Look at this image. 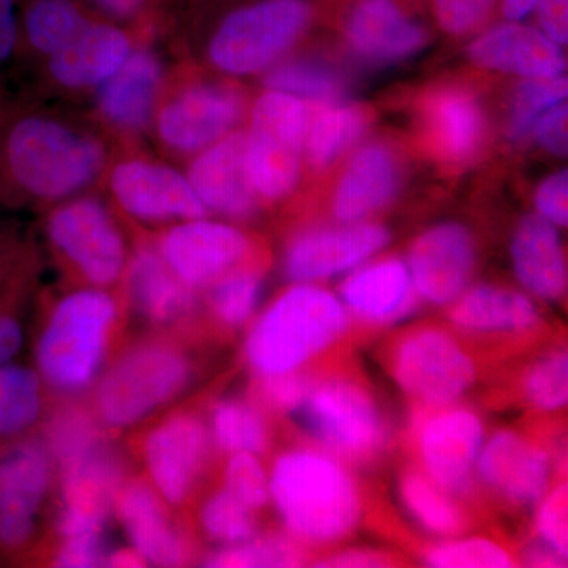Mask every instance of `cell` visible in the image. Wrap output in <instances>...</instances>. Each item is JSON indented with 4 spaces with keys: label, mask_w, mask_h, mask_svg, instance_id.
<instances>
[{
    "label": "cell",
    "mask_w": 568,
    "mask_h": 568,
    "mask_svg": "<svg viewBox=\"0 0 568 568\" xmlns=\"http://www.w3.org/2000/svg\"><path fill=\"white\" fill-rule=\"evenodd\" d=\"M398 497L410 518L436 538H454L476 528L473 507L435 484L414 463L399 473Z\"/></svg>",
    "instance_id": "d6a6232c"
},
{
    "label": "cell",
    "mask_w": 568,
    "mask_h": 568,
    "mask_svg": "<svg viewBox=\"0 0 568 568\" xmlns=\"http://www.w3.org/2000/svg\"><path fill=\"white\" fill-rule=\"evenodd\" d=\"M108 186L115 204L134 222L174 224L209 216L186 174L148 159H125L111 168Z\"/></svg>",
    "instance_id": "ffe728a7"
},
{
    "label": "cell",
    "mask_w": 568,
    "mask_h": 568,
    "mask_svg": "<svg viewBox=\"0 0 568 568\" xmlns=\"http://www.w3.org/2000/svg\"><path fill=\"white\" fill-rule=\"evenodd\" d=\"M538 145L556 156H566L567 140V103L556 104L538 119L532 130Z\"/></svg>",
    "instance_id": "db71d44e"
},
{
    "label": "cell",
    "mask_w": 568,
    "mask_h": 568,
    "mask_svg": "<svg viewBox=\"0 0 568 568\" xmlns=\"http://www.w3.org/2000/svg\"><path fill=\"white\" fill-rule=\"evenodd\" d=\"M245 112V93L235 85L192 81L160 100L152 126L168 152L193 156L235 132Z\"/></svg>",
    "instance_id": "9a60e30c"
},
{
    "label": "cell",
    "mask_w": 568,
    "mask_h": 568,
    "mask_svg": "<svg viewBox=\"0 0 568 568\" xmlns=\"http://www.w3.org/2000/svg\"><path fill=\"white\" fill-rule=\"evenodd\" d=\"M534 519V540L568 559V485L559 477L544 499L537 504Z\"/></svg>",
    "instance_id": "c3c4849f"
},
{
    "label": "cell",
    "mask_w": 568,
    "mask_h": 568,
    "mask_svg": "<svg viewBox=\"0 0 568 568\" xmlns=\"http://www.w3.org/2000/svg\"><path fill=\"white\" fill-rule=\"evenodd\" d=\"M111 551L106 530L52 538L48 562L51 567H106Z\"/></svg>",
    "instance_id": "681fc988"
},
{
    "label": "cell",
    "mask_w": 568,
    "mask_h": 568,
    "mask_svg": "<svg viewBox=\"0 0 568 568\" xmlns=\"http://www.w3.org/2000/svg\"><path fill=\"white\" fill-rule=\"evenodd\" d=\"M265 265L261 256L220 276L201 293L205 328L211 335H230L252 323L263 297Z\"/></svg>",
    "instance_id": "836d02e7"
},
{
    "label": "cell",
    "mask_w": 568,
    "mask_h": 568,
    "mask_svg": "<svg viewBox=\"0 0 568 568\" xmlns=\"http://www.w3.org/2000/svg\"><path fill=\"white\" fill-rule=\"evenodd\" d=\"M384 365L413 407L452 405L477 383L476 355L452 328L418 324L384 349Z\"/></svg>",
    "instance_id": "ba28073f"
},
{
    "label": "cell",
    "mask_w": 568,
    "mask_h": 568,
    "mask_svg": "<svg viewBox=\"0 0 568 568\" xmlns=\"http://www.w3.org/2000/svg\"><path fill=\"white\" fill-rule=\"evenodd\" d=\"M138 429L133 452L142 476L170 506L186 514L205 491L220 457L205 410L174 406Z\"/></svg>",
    "instance_id": "52a82bcc"
},
{
    "label": "cell",
    "mask_w": 568,
    "mask_h": 568,
    "mask_svg": "<svg viewBox=\"0 0 568 568\" xmlns=\"http://www.w3.org/2000/svg\"><path fill=\"white\" fill-rule=\"evenodd\" d=\"M467 58L480 69L517 74L525 80L555 78L567 69L558 43L538 29L518 22L495 26L467 47Z\"/></svg>",
    "instance_id": "f1b7e54d"
},
{
    "label": "cell",
    "mask_w": 568,
    "mask_h": 568,
    "mask_svg": "<svg viewBox=\"0 0 568 568\" xmlns=\"http://www.w3.org/2000/svg\"><path fill=\"white\" fill-rule=\"evenodd\" d=\"M312 104L306 121L304 160L313 171H324L366 132L373 111L347 100Z\"/></svg>",
    "instance_id": "d590c367"
},
{
    "label": "cell",
    "mask_w": 568,
    "mask_h": 568,
    "mask_svg": "<svg viewBox=\"0 0 568 568\" xmlns=\"http://www.w3.org/2000/svg\"><path fill=\"white\" fill-rule=\"evenodd\" d=\"M541 32L559 47L568 40V0H540L537 6Z\"/></svg>",
    "instance_id": "9f6ffc18"
},
{
    "label": "cell",
    "mask_w": 568,
    "mask_h": 568,
    "mask_svg": "<svg viewBox=\"0 0 568 568\" xmlns=\"http://www.w3.org/2000/svg\"><path fill=\"white\" fill-rule=\"evenodd\" d=\"M114 518L148 566L186 567L201 560L193 525L166 503L144 476L123 481L114 503Z\"/></svg>",
    "instance_id": "e0dca14e"
},
{
    "label": "cell",
    "mask_w": 568,
    "mask_h": 568,
    "mask_svg": "<svg viewBox=\"0 0 568 568\" xmlns=\"http://www.w3.org/2000/svg\"><path fill=\"white\" fill-rule=\"evenodd\" d=\"M121 284L126 313L145 331L182 335L197 343L209 338L201 293L171 271L155 244L133 250Z\"/></svg>",
    "instance_id": "5bb4252c"
},
{
    "label": "cell",
    "mask_w": 568,
    "mask_h": 568,
    "mask_svg": "<svg viewBox=\"0 0 568 568\" xmlns=\"http://www.w3.org/2000/svg\"><path fill=\"white\" fill-rule=\"evenodd\" d=\"M485 439L484 417L462 402L413 407L407 440L414 465L440 488L470 506L480 496L476 467Z\"/></svg>",
    "instance_id": "30bf717a"
},
{
    "label": "cell",
    "mask_w": 568,
    "mask_h": 568,
    "mask_svg": "<svg viewBox=\"0 0 568 568\" xmlns=\"http://www.w3.org/2000/svg\"><path fill=\"white\" fill-rule=\"evenodd\" d=\"M447 321L458 335L521 342L537 335L544 316L528 294L496 284L469 286L447 305Z\"/></svg>",
    "instance_id": "484cf974"
},
{
    "label": "cell",
    "mask_w": 568,
    "mask_h": 568,
    "mask_svg": "<svg viewBox=\"0 0 568 568\" xmlns=\"http://www.w3.org/2000/svg\"><path fill=\"white\" fill-rule=\"evenodd\" d=\"M420 118L429 149L447 164L473 162L487 142V112L465 89L440 88L426 93Z\"/></svg>",
    "instance_id": "83f0119b"
},
{
    "label": "cell",
    "mask_w": 568,
    "mask_h": 568,
    "mask_svg": "<svg viewBox=\"0 0 568 568\" xmlns=\"http://www.w3.org/2000/svg\"><path fill=\"white\" fill-rule=\"evenodd\" d=\"M343 302L354 325L386 328L413 315L420 295L405 261L388 256L353 268L339 284Z\"/></svg>",
    "instance_id": "d4e9b609"
},
{
    "label": "cell",
    "mask_w": 568,
    "mask_h": 568,
    "mask_svg": "<svg viewBox=\"0 0 568 568\" xmlns=\"http://www.w3.org/2000/svg\"><path fill=\"white\" fill-rule=\"evenodd\" d=\"M132 51V39L121 28L89 21L62 50L47 59V73L63 91H97Z\"/></svg>",
    "instance_id": "f546056e"
},
{
    "label": "cell",
    "mask_w": 568,
    "mask_h": 568,
    "mask_svg": "<svg viewBox=\"0 0 568 568\" xmlns=\"http://www.w3.org/2000/svg\"><path fill=\"white\" fill-rule=\"evenodd\" d=\"M306 121V102L286 93L267 91L254 102L245 133L246 164L261 201L283 200L297 186Z\"/></svg>",
    "instance_id": "7c38bea8"
},
{
    "label": "cell",
    "mask_w": 568,
    "mask_h": 568,
    "mask_svg": "<svg viewBox=\"0 0 568 568\" xmlns=\"http://www.w3.org/2000/svg\"><path fill=\"white\" fill-rule=\"evenodd\" d=\"M426 567L508 568L518 567V552L488 537L440 538L420 549Z\"/></svg>",
    "instance_id": "ee69618b"
},
{
    "label": "cell",
    "mask_w": 568,
    "mask_h": 568,
    "mask_svg": "<svg viewBox=\"0 0 568 568\" xmlns=\"http://www.w3.org/2000/svg\"><path fill=\"white\" fill-rule=\"evenodd\" d=\"M48 410L41 422L40 440L55 466L114 437L100 424L91 403L84 398L55 399Z\"/></svg>",
    "instance_id": "8d00e7d4"
},
{
    "label": "cell",
    "mask_w": 568,
    "mask_h": 568,
    "mask_svg": "<svg viewBox=\"0 0 568 568\" xmlns=\"http://www.w3.org/2000/svg\"><path fill=\"white\" fill-rule=\"evenodd\" d=\"M263 82L267 91L286 93L310 103L343 102L349 93L346 74L315 59L278 62L265 71Z\"/></svg>",
    "instance_id": "f35d334b"
},
{
    "label": "cell",
    "mask_w": 568,
    "mask_h": 568,
    "mask_svg": "<svg viewBox=\"0 0 568 568\" xmlns=\"http://www.w3.org/2000/svg\"><path fill=\"white\" fill-rule=\"evenodd\" d=\"M122 294L81 284L52 302L36 343V368L55 399L84 398L121 346Z\"/></svg>",
    "instance_id": "3957f363"
},
{
    "label": "cell",
    "mask_w": 568,
    "mask_h": 568,
    "mask_svg": "<svg viewBox=\"0 0 568 568\" xmlns=\"http://www.w3.org/2000/svg\"><path fill=\"white\" fill-rule=\"evenodd\" d=\"M540 0H503L500 11L508 22H519L537 9Z\"/></svg>",
    "instance_id": "94428289"
},
{
    "label": "cell",
    "mask_w": 568,
    "mask_h": 568,
    "mask_svg": "<svg viewBox=\"0 0 568 568\" xmlns=\"http://www.w3.org/2000/svg\"><path fill=\"white\" fill-rule=\"evenodd\" d=\"M568 81L564 74L555 78L525 80L511 95L507 134L519 142L532 134L534 126L545 112L567 100Z\"/></svg>",
    "instance_id": "f6af8a7d"
},
{
    "label": "cell",
    "mask_w": 568,
    "mask_h": 568,
    "mask_svg": "<svg viewBox=\"0 0 568 568\" xmlns=\"http://www.w3.org/2000/svg\"><path fill=\"white\" fill-rule=\"evenodd\" d=\"M204 567H302L313 562L312 549L284 530H261L237 545L216 548L201 558Z\"/></svg>",
    "instance_id": "ab89813d"
},
{
    "label": "cell",
    "mask_w": 568,
    "mask_h": 568,
    "mask_svg": "<svg viewBox=\"0 0 568 568\" xmlns=\"http://www.w3.org/2000/svg\"><path fill=\"white\" fill-rule=\"evenodd\" d=\"M55 463L37 439H22L0 454V548L22 551L36 544L41 518L52 508Z\"/></svg>",
    "instance_id": "2e32d148"
},
{
    "label": "cell",
    "mask_w": 568,
    "mask_h": 568,
    "mask_svg": "<svg viewBox=\"0 0 568 568\" xmlns=\"http://www.w3.org/2000/svg\"><path fill=\"white\" fill-rule=\"evenodd\" d=\"M511 265L528 294L538 301H562L567 294V257L559 227L537 213L525 216L511 237Z\"/></svg>",
    "instance_id": "1f68e13d"
},
{
    "label": "cell",
    "mask_w": 568,
    "mask_h": 568,
    "mask_svg": "<svg viewBox=\"0 0 568 568\" xmlns=\"http://www.w3.org/2000/svg\"><path fill=\"white\" fill-rule=\"evenodd\" d=\"M310 443L351 467H372L392 447L394 428L375 390L347 365L313 368L312 384L293 417Z\"/></svg>",
    "instance_id": "8992f818"
},
{
    "label": "cell",
    "mask_w": 568,
    "mask_h": 568,
    "mask_svg": "<svg viewBox=\"0 0 568 568\" xmlns=\"http://www.w3.org/2000/svg\"><path fill=\"white\" fill-rule=\"evenodd\" d=\"M200 345L164 332H145L122 342L89 394L104 429L115 437L178 405L203 372Z\"/></svg>",
    "instance_id": "6da1fadb"
},
{
    "label": "cell",
    "mask_w": 568,
    "mask_h": 568,
    "mask_svg": "<svg viewBox=\"0 0 568 568\" xmlns=\"http://www.w3.org/2000/svg\"><path fill=\"white\" fill-rule=\"evenodd\" d=\"M55 473L51 538L106 530L119 489L132 476L114 437L55 466Z\"/></svg>",
    "instance_id": "4fadbf2b"
},
{
    "label": "cell",
    "mask_w": 568,
    "mask_h": 568,
    "mask_svg": "<svg viewBox=\"0 0 568 568\" xmlns=\"http://www.w3.org/2000/svg\"><path fill=\"white\" fill-rule=\"evenodd\" d=\"M222 487L260 515L271 506L268 469L257 455L246 452L226 455Z\"/></svg>",
    "instance_id": "bcb514c9"
},
{
    "label": "cell",
    "mask_w": 568,
    "mask_h": 568,
    "mask_svg": "<svg viewBox=\"0 0 568 568\" xmlns=\"http://www.w3.org/2000/svg\"><path fill=\"white\" fill-rule=\"evenodd\" d=\"M164 65L149 48H133L125 62L97 89L95 106L115 132H148L162 97Z\"/></svg>",
    "instance_id": "4316f807"
},
{
    "label": "cell",
    "mask_w": 568,
    "mask_h": 568,
    "mask_svg": "<svg viewBox=\"0 0 568 568\" xmlns=\"http://www.w3.org/2000/svg\"><path fill=\"white\" fill-rule=\"evenodd\" d=\"M213 444L219 455L246 454L264 458L275 440V417L252 396H227L205 410Z\"/></svg>",
    "instance_id": "e575fe53"
},
{
    "label": "cell",
    "mask_w": 568,
    "mask_h": 568,
    "mask_svg": "<svg viewBox=\"0 0 568 568\" xmlns=\"http://www.w3.org/2000/svg\"><path fill=\"white\" fill-rule=\"evenodd\" d=\"M402 182L398 159L383 142L362 145L336 185L332 213L338 223H362L395 200Z\"/></svg>",
    "instance_id": "4dcf8cb0"
},
{
    "label": "cell",
    "mask_w": 568,
    "mask_h": 568,
    "mask_svg": "<svg viewBox=\"0 0 568 568\" xmlns=\"http://www.w3.org/2000/svg\"><path fill=\"white\" fill-rule=\"evenodd\" d=\"M153 244L171 271L197 293L260 256L244 230L207 216L170 224Z\"/></svg>",
    "instance_id": "d6986e66"
},
{
    "label": "cell",
    "mask_w": 568,
    "mask_h": 568,
    "mask_svg": "<svg viewBox=\"0 0 568 568\" xmlns=\"http://www.w3.org/2000/svg\"><path fill=\"white\" fill-rule=\"evenodd\" d=\"M402 558L375 548H349L313 559V567L323 568H384L403 566Z\"/></svg>",
    "instance_id": "f5cc1de1"
},
{
    "label": "cell",
    "mask_w": 568,
    "mask_h": 568,
    "mask_svg": "<svg viewBox=\"0 0 568 568\" xmlns=\"http://www.w3.org/2000/svg\"><path fill=\"white\" fill-rule=\"evenodd\" d=\"M347 51L369 67L402 63L432 41L428 28L402 0H358L345 18Z\"/></svg>",
    "instance_id": "7402d4cb"
},
{
    "label": "cell",
    "mask_w": 568,
    "mask_h": 568,
    "mask_svg": "<svg viewBox=\"0 0 568 568\" xmlns=\"http://www.w3.org/2000/svg\"><path fill=\"white\" fill-rule=\"evenodd\" d=\"M48 244L85 286L112 290L122 283L130 250L110 207L95 196L58 203L44 220Z\"/></svg>",
    "instance_id": "8fae6325"
},
{
    "label": "cell",
    "mask_w": 568,
    "mask_h": 568,
    "mask_svg": "<svg viewBox=\"0 0 568 568\" xmlns=\"http://www.w3.org/2000/svg\"><path fill=\"white\" fill-rule=\"evenodd\" d=\"M387 227L376 223H339L294 234L283 253V275L291 283H320L345 274L383 252Z\"/></svg>",
    "instance_id": "44dd1931"
},
{
    "label": "cell",
    "mask_w": 568,
    "mask_h": 568,
    "mask_svg": "<svg viewBox=\"0 0 568 568\" xmlns=\"http://www.w3.org/2000/svg\"><path fill=\"white\" fill-rule=\"evenodd\" d=\"M313 369L275 376H253L248 395L276 417L295 416L312 384Z\"/></svg>",
    "instance_id": "7dc6e473"
},
{
    "label": "cell",
    "mask_w": 568,
    "mask_h": 568,
    "mask_svg": "<svg viewBox=\"0 0 568 568\" xmlns=\"http://www.w3.org/2000/svg\"><path fill=\"white\" fill-rule=\"evenodd\" d=\"M477 244L469 227L458 222L436 224L413 242L407 267L422 301L447 306L473 282Z\"/></svg>",
    "instance_id": "603a6c76"
},
{
    "label": "cell",
    "mask_w": 568,
    "mask_h": 568,
    "mask_svg": "<svg viewBox=\"0 0 568 568\" xmlns=\"http://www.w3.org/2000/svg\"><path fill=\"white\" fill-rule=\"evenodd\" d=\"M91 21L73 0H32L20 18L21 41L48 59Z\"/></svg>",
    "instance_id": "60d3db41"
},
{
    "label": "cell",
    "mask_w": 568,
    "mask_h": 568,
    "mask_svg": "<svg viewBox=\"0 0 568 568\" xmlns=\"http://www.w3.org/2000/svg\"><path fill=\"white\" fill-rule=\"evenodd\" d=\"M353 328L338 295L317 283H293L253 317L244 343L245 365L252 376L316 368Z\"/></svg>",
    "instance_id": "5b68a950"
},
{
    "label": "cell",
    "mask_w": 568,
    "mask_h": 568,
    "mask_svg": "<svg viewBox=\"0 0 568 568\" xmlns=\"http://www.w3.org/2000/svg\"><path fill=\"white\" fill-rule=\"evenodd\" d=\"M93 2H95L104 13L111 14L112 18L130 20V18L136 17V14L140 13L144 0H93Z\"/></svg>",
    "instance_id": "91938a15"
},
{
    "label": "cell",
    "mask_w": 568,
    "mask_h": 568,
    "mask_svg": "<svg viewBox=\"0 0 568 568\" xmlns=\"http://www.w3.org/2000/svg\"><path fill=\"white\" fill-rule=\"evenodd\" d=\"M193 506L196 507L193 525L220 547L242 544L261 532L260 514L223 487L203 491Z\"/></svg>",
    "instance_id": "b9f144b4"
},
{
    "label": "cell",
    "mask_w": 568,
    "mask_h": 568,
    "mask_svg": "<svg viewBox=\"0 0 568 568\" xmlns=\"http://www.w3.org/2000/svg\"><path fill=\"white\" fill-rule=\"evenodd\" d=\"M186 178L209 213L246 222L260 212L263 201L250 178L244 132L230 133L193 155Z\"/></svg>",
    "instance_id": "cb8c5ba5"
},
{
    "label": "cell",
    "mask_w": 568,
    "mask_h": 568,
    "mask_svg": "<svg viewBox=\"0 0 568 568\" xmlns=\"http://www.w3.org/2000/svg\"><path fill=\"white\" fill-rule=\"evenodd\" d=\"M568 173L560 170L548 175L536 192L537 215L558 227L568 223Z\"/></svg>",
    "instance_id": "816d5d0a"
},
{
    "label": "cell",
    "mask_w": 568,
    "mask_h": 568,
    "mask_svg": "<svg viewBox=\"0 0 568 568\" xmlns=\"http://www.w3.org/2000/svg\"><path fill=\"white\" fill-rule=\"evenodd\" d=\"M99 134L58 115H18L0 138V183L37 203H62L88 190L106 166Z\"/></svg>",
    "instance_id": "277c9868"
},
{
    "label": "cell",
    "mask_w": 568,
    "mask_h": 568,
    "mask_svg": "<svg viewBox=\"0 0 568 568\" xmlns=\"http://www.w3.org/2000/svg\"><path fill=\"white\" fill-rule=\"evenodd\" d=\"M50 392L37 368L0 366V439H14L41 425L50 409Z\"/></svg>",
    "instance_id": "74e56055"
},
{
    "label": "cell",
    "mask_w": 568,
    "mask_h": 568,
    "mask_svg": "<svg viewBox=\"0 0 568 568\" xmlns=\"http://www.w3.org/2000/svg\"><path fill=\"white\" fill-rule=\"evenodd\" d=\"M555 459L551 446L537 435L497 429L487 436L478 455V488L515 510L536 508L559 478L555 474L562 469V462Z\"/></svg>",
    "instance_id": "ac0fdd59"
},
{
    "label": "cell",
    "mask_w": 568,
    "mask_h": 568,
    "mask_svg": "<svg viewBox=\"0 0 568 568\" xmlns=\"http://www.w3.org/2000/svg\"><path fill=\"white\" fill-rule=\"evenodd\" d=\"M517 392L534 413H562L568 403L567 347H551L530 362L518 377Z\"/></svg>",
    "instance_id": "7bdbcfd3"
},
{
    "label": "cell",
    "mask_w": 568,
    "mask_h": 568,
    "mask_svg": "<svg viewBox=\"0 0 568 568\" xmlns=\"http://www.w3.org/2000/svg\"><path fill=\"white\" fill-rule=\"evenodd\" d=\"M21 43L20 17L14 0H0V70L14 61Z\"/></svg>",
    "instance_id": "11a10c76"
},
{
    "label": "cell",
    "mask_w": 568,
    "mask_h": 568,
    "mask_svg": "<svg viewBox=\"0 0 568 568\" xmlns=\"http://www.w3.org/2000/svg\"><path fill=\"white\" fill-rule=\"evenodd\" d=\"M24 345L20 321L10 313L0 312V366L10 364Z\"/></svg>",
    "instance_id": "6f0895ef"
},
{
    "label": "cell",
    "mask_w": 568,
    "mask_h": 568,
    "mask_svg": "<svg viewBox=\"0 0 568 568\" xmlns=\"http://www.w3.org/2000/svg\"><path fill=\"white\" fill-rule=\"evenodd\" d=\"M313 20L308 0H260L231 11L207 43V61L227 77H253L282 62Z\"/></svg>",
    "instance_id": "9c48e42d"
},
{
    "label": "cell",
    "mask_w": 568,
    "mask_h": 568,
    "mask_svg": "<svg viewBox=\"0 0 568 568\" xmlns=\"http://www.w3.org/2000/svg\"><path fill=\"white\" fill-rule=\"evenodd\" d=\"M353 469L312 443L278 452L268 485L284 532L312 551L353 536L365 515L364 491Z\"/></svg>",
    "instance_id": "7a4b0ae2"
},
{
    "label": "cell",
    "mask_w": 568,
    "mask_h": 568,
    "mask_svg": "<svg viewBox=\"0 0 568 568\" xmlns=\"http://www.w3.org/2000/svg\"><path fill=\"white\" fill-rule=\"evenodd\" d=\"M519 566L526 567H567V559L560 558L552 549L540 541L532 540L518 552Z\"/></svg>",
    "instance_id": "680465c9"
},
{
    "label": "cell",
    "mask_w": 568,
    "mask_h": 568,
    "mask_svg": "<svg viewBox=\"0 0 568 568\" xmlns=\"http://www.w3.org/2000/svg\"><path fill=\"white\" fill-rule=\"evenodd\" d=\"M497 0H429L437 26L450 36L476 32L491 17Z\"/></svg>",
    "instance_id": "f907efd6"
}]
</instances>
